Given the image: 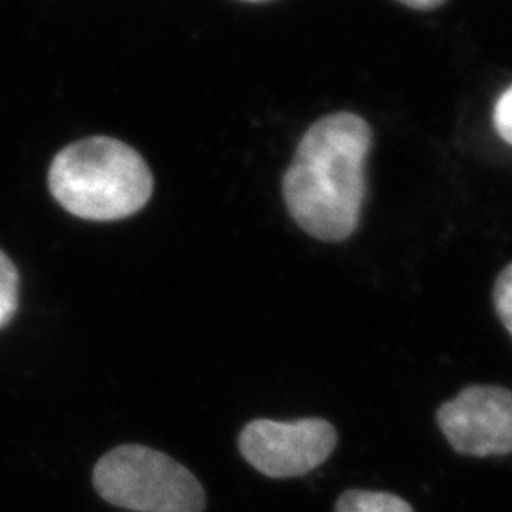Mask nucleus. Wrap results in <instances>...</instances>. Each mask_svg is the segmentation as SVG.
Listing matches in <instances>:
<instances>
[{"mask_svg":"<svg viewBox=\"0 0 512 512\" xmlns=\"http://www.w3.org/2000/svg\"><path fill=\"white\" fill-rule=\"evenodd\" d=\"M336 512H414V509L399 495L348 490L338 497Z\"/></svg>","mask_w":512,"mask_h":512,"instance_id":"6","label":"nucleus"},{"mask_svg":"<svg viewBox=\"0 0 512 512\" xmlns=\"http://www.w3.org/2000/svg\"><path fill=\"white\" fill-rule=\"evenodd\" d=\"M372 147L370 124L349 110L327 114L306 129L283 175L281 194L291 219L308 236L342 243L357 232Z\"/></svg>","mask_w":512,"mask_h":512,"instance_id":"1","label":"nucleus"},{"mask_svg":"<svg viewBox=\"0 0 512 512\" xmlns=\"http://www.w3.org/2000/svg\"><path fill=\"white\" fill-rule=\"evenodd\" d=\"M494 128L497 135L512 147V84L495 101Z\"/></svg>","mask_w":512,"mask_h":512,"instance_id":"9","label":"nucleus"},{"mask_svg":"<svg viewBox=\"0 0 512 512\" xmlns=\"http://www.w3.org/2000/svg\"><path fill=\"white\" fill-rule=\"evenodd\" d=\"M19 306V272L14 262L0 251V329H4Z\"/></svg>","mask_w":512,"mask_h":512,"instance_id":"7","label":"nucleus"},{"mask_svg":"<svg viewBox=\"0 0 512 512\" xmlns=\"http://www.w3.org/2000/svg\"><path fill=\"white\" fill-rule=\"evenodd\" d=\"M48 186L55 202L74 217L110 222L147 205L154 177L135 148L112 137H88L57 152Z\"/></svg>","mask_w":512,"mask_h":512,"instance_id":"2","label":"nucleus"},{"mask_svg":"<svg viewBox=\"0 0 512 512\" xmlns=\"http://www.w3.org/2000/svg\"><path fill=\"white\" fill-rule=\"evenodd\" d=\"M243 2H255V4H258V2H272V0H243Z\"/></svg>","mask_w":512,"mask_h":512,"instance_id":"11","label":"nucleus"},{"mask_svg":"<svg viewBox=\"0 0 512 512\" xmlns=\"http://www.w3.org/2000/svg\"><path fill=\"white\" fill-rule=\"evenodd\" d=\"M401 2L406 8L416 10V12H433L442 8L448 0H397Z\"/></svg>","mask_w":512,"mask_h":512,"instance_id":"10","label":"nucleus"},{"mask_svg":"<svg viewBox=\"0 0 512 512\" xmlns=\"http://www.w3.org/2000/svg\"><path fill=\"white\" fill-rule=\"evenodd\" d=\"M495 311L512 336V262L497 275L494 285Z\"/></svg>","mask_w":512,"mask_h":512,"instance_id":"8","label":"nucleus"},{"mask_svg":"<svg viewBox=\"0 0 512 512\" xmlns=\"http://www.w3.org/2000/svg\"><path fill=\"white\" fill-rule=\"evenodd\" d=\"M437 423L461 456L512 454V391L499 385H471L442 404Z\"/></svg>","mask_w":512,"mask_h":512,"instance_id":"5","label":"nucleus"},{"mask_svg":"<svg viewBox=\"0 0 512 512\" xmlns=\"http://www.w3.org/2000/svg\"><path fill=\"white\" fill-rule=\"evenodd\" d=\"M238 444L241 456L258 473L293 478L323 465L338 444V433L321 418L255 420L243 427Z\"/></svg>","mask_w":512,"mask_h":512,"instance_id":"4","label":"nucleus"},{"mask_svg":"<svg viewBox=\"0 0 512 512\" xmlns=\"http://www.w3.org/2000/svg\"><path fill=\"white\" fill-rule=\"evenodd\" d=\"M93 486L110 505L137 512H203L205 492L184 465L162 452L126 444L93 469Z\"/></svg>","mask_w":512,"mask_h":512,"instance_id":"3","label":"nucleus"}]
</instances>
